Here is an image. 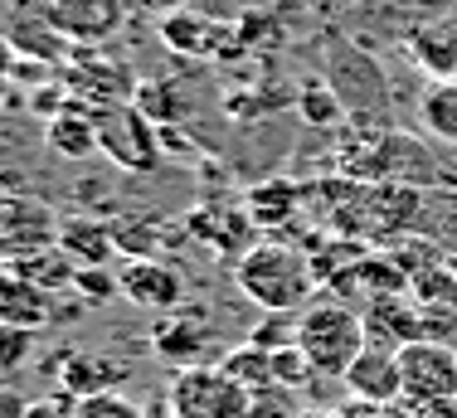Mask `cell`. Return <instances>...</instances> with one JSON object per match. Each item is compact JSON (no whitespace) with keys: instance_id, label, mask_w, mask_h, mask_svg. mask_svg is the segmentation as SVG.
Returning a JSON list of instances; mask_svg holds the SVG:
<instances>
[{"instance_id":"14","label":"cell","mask_w":457,"mask_h":418,"mask_svg":"<svg viewBox=\"0 0 457 418\" xmlns=\"http://www.w3.org/2000/svg\"><path fill=\"white\" fill-rule=\"evenodd\" d=\"M59 248L69 253L79 268H107L112 263V224L107 219H93V214H63L59 219Z\"/></svg>"},{"instance_id":"11","label":"cell","mask_w":457,"mask_h":418,"mask_svg":"<svg viewBox=\"0 0 457 418\" xmlns=\"http://www.w3.org/2000/svg\"><path fill=\"white\" fill-rule=\"evenodd\" d=\"M365 336H370V346L404 350L409 340H419V336H428V331H423L419 302L404 297V292H389V297H375V302L365 306Z\"/></svg>"},{"instance_id":"7","label":"cell","mask_w":457,"mask_h":418,"mask_svg":"<svg viewBox=\"0 0 457 418\" xmlns=\"http://www.w3.org/2000/svg\"><path fill=\"white\" fill-rule=\"evenodd\" d=\"M117 278H122V297L132 306H146L161 316L185 306V272L166 258H132Z\"/></svg>"},{"instance_id":"6","label":"cell","mask_w":457,"mask_h":418,"mask_svg":"<svg viewBox=\"0 0 457 418\" xmlns=\"http://www.w3.org/2000/svg\"><path fill=\"white\" fill-rule=\"evenodd\" d=\"M59 244V219L39 200H0V253L5 258H35Z\"/></svg>"},{"instance_id":"20","label":"cell","mask_w":457,"mask_h":418,"mask_svg":"<svg viewBox=\"0 0 457 418\" xmlns=\"http://www.w3.org/2000/svg\"><path fill=\"white\" fill-rule=\"evenodd\" d=\"M419 122L428 137L448 141V146H457V79H443L433 83L428 93L419 97Z\"/></svg>"},{"instance_id":"36","label":"cell","mask_w":457,"mask_h":418,"mask_svg":"<svg viewBox=\"0 0 457 418\" xmlns=\"http://www.w3.org/2000/svg\"><path fill=\"white\" fill-rule=\"evenodd\" d=\"M5 93H10V83H0V103H5Z\"/></svg>"},{"instance_id":"33","label":"cell","mask_w":457,"mask_h":418,"mask_svg":"<svg viewBox=\"0 0 457 418\" xmlns=\"http://www.w3.org/2000/svg\"><path fill=\"white\" fill-rule=\"evenodd\" d=\"M15 63H20V49L10 44V35H0V83L15 79Z\"/></svg>"},{"instance_id":"13","label":"cell","mask_w":457,"mask_h":418,"mask_svg":"<svg viewBox=\"0 0 457 418\" xmlns=\"http://www.w3.org/2000/svg\"><path fill=\"white\" fill-rule=\"evenodd\" d=\"M156 35H161V44H166L176 59H210V54H220L228 29L180 5V10H166V15H161Z\"/></svg>"},{"instance_id":"3","label":"cell","mask_w":457,"mask_h":418,"mask_svg":"<svg viewBox=\"0 0 457 418\" xmlns=\"http://www.w3.org/2000/svg\"><path fill=\"white\" fill-rule=\"evenodd\" d=\"M166 409L170 418H248L253 394L220 365H190L170 375Z\"/></svg>"},{"instance_id":"12","label":"cell","mask_w":457,"mask_h":418,"mask_svg":"<svg viewBox=\"0 0 457 418\" xmlns=\"http://www.w3.org/2000/svg\"><path fill=\"white\" fill-rule=\"evenodd\" d=\"M54 370H59L63 394H73V399H93V394L122 389V380H127L122 360L97 355V350H63V355L54 360Z\"/></svg>"},{"instance_id":"4","label":"cell","mask_w":457,"mask_h":418,"mask_svg":"<svg viewBox=\"0 0 457 418\" xmlns=\"http://www.w3.org/2000/svg\"><path fill=\"white\" fill-rule=\"evenodd\" d=\"M93 117H97V151H103L117 171L151 175L161 166V156H166V151H161V131H156V122H146L132 103H112Z\"/></svg>"},{"instance_id":"32","label":"cell","mask_w":457,"mask_h":418,"mask_svg":"<svg viewBox=\"0 0 457 418\" xmlns=\"http://www.w3.org/2000/svg\"><path fill=\"white\" fill-rule=\"evenodd\" d=\"M29 399L20 389H10V384H0V418H25Z\"/></svg>"},{"instance_id":"25","label":"cell","mask_w":457,"mask_h":418,"mask_svg":"<svg viewBox=\"0 0 457 418\" xmlns=\"http://www.w3.org/2000/svg\"><path fill=\"white\" fill-rule=\"evenodd\" d=\"M297 316L302 312H263V322L248 331V346H258V350H287V346H297Z\"/></svg>"},{"instance_id":"17","label":"cell","mask_w":457,"mask_h":418,"mask_svg":"<svg viewBox=\"0 0 457 418\" xmlns=\"http://www.w3.org/2000/svg\"><path fill=\"white\" fill-rule=\"evenodd\" d=\"M132 107L146 117V122H156V127H180L195 103H190V93H185L176 79H137Z\"/></svg>"},{"instance_id":"5","label":"cell","mask_w":457,"mask_h":418,"mask_svg":"<svg viewBox=\"0 0 457 418\" xmlns=\"http://www.w3.org/2000/svg\"><path fill=\"white\" fill-rule=\"evenodd\" d=\"M399 375H404V404L457 399V346L438 336H419L399 350Z\"/></svg>"},{"instance_id":"28","label":"cell","mask_w":457,"mask_h":418,"mask_svg":"<svg viewBox=\"0 0 457 418\" xmlns=\"http://www.w3.org/2000/svg\"><path fill=\"white\" fill-rule=\"evenodd\" d=\"M317 370H312V360L302 355L297 346H287V350H273V384L278 389H297V384H307Z\"/></svg>"},{"instance_id":"23","label":"cell","mask_w":457,"mask_h":418,"mask_svg":"<svg viewBox=\"0 0 457 418\" xmlns=\"http://www.w3.org/2000/svg\"><path fill=\"white\" fill-rule=\"evenodd\" d=\"M112 224V244L117 253L127 258H161V219H146V214H122V219H107Z\"/></svg>"},{"instance_id":"22","label":"cell","mask_w":457,"mask_h":418,"mask_svg":"<svg viewBox=\"0 0 457 418\" xmlns=\"http://www.w3.org/2000/svg\"><path fill=\"white\" fill-rule=\"evenodd\" d=\"M15 272H20L25 282H35L39 292H54V288H73V272H79V263H73L69 253L54 244V248H45V253H35V258H20Z\"/></svg>"},{"instance_id":"26","label":"cell","mask_w":457,"mask_h":418,"mask_svg":"<svg viewBox=\"0 0 457 418\" xmlns=\"http://www.w3.org/2000/svg\"><path fill=\"white\" fill-rule=\"evenodd\" d=\"M73 418H146L137 399H127L122 389H107V394H93V399H79Z\"/></svg>"},{"instance_id":"9","label":"cell","mask_w":457,"mask_h":418,"mask_svg":"<svg viewBox=\"0 0 457 418\" xmlns=\"http://www.w3.org/2000/svg\"><path fill=\"white\" fill-rule=\"evenodd\" d=\"M345 389L351 399L361 404H375V409H395L404 404V375H399V350H385V346H365L361 360L345 370Z\"/></svg>"},{"instance_id":"15","label":"cell","mask_w":457,"mask_h":418,"mask_svg":"<svg viewBox=\"0 0 457 418\" xmlns=\"http://www.w3.org/2000/svg\"><path fill=\"white\" fill-rule=\"evenodd\" d=\"M117 0H49V20L63 39H103L117 29Z\"/></svg>"},{"instance_id":"1","label":"cell","mask_w":457,"mask_h":418,"mask_svg":"<svg viewBox=\"0 0 457 418\" xmlns=\"http://www.w3.org/2000/svg\"><path fill=\"white\" fill-rule=\"evenodd\" d=\"M234 282H238V292L253 306H263V312H307L312 297L321 288L317 263L302 248L278 244V238L248 248L244 258L234 263Z\"/></svg>"},{"instance_id":"29","label":"cell","mask_w":457,"mask_h":418,"mask_svg":"<svg viewBox=\"0 0 457 418\" xmlns=\"http://www.w3.org/2000/svg\"><path fill=\"white\" fill-rule=\"evenodd\" d=\"M25 355H29V331L0 322V370H15Z\"/></svg>"},{"instance_id":"19","label":"cell","mask_w":457,"mask_h":418,"mask_svg":"<svg viewBox=\"0 0 457 418\" xmlns=\"http://www.w3.org/2000/svg\"><path fill=\"white\" fill-rule=\"evenodd\" d=\"M297 209H302V190L292 180H263V185H253V190H248V200H244V214L253 219L258 229L292 224V219H297Z\"/></svg>"},{"instance_id":"2","label":"cell","mask_w":457,"mask_h":418,"mask_svg":"<svg viewBox=\"0 0 457 418\" xmlns=\"http://www.w3.org/2000/svg\"><path fill=\"white\" fill-rule=\"evenodd\" d=\"M370 346L365 336V316L351 312L341 302H312L297 316V350L312 360L317 375L345 380V370L361 360V350Z\"/></svg>"},{"instance_id":"10","label":"cell","mask_w":457,"mask_h":418,"mask_svg":"<svg viewBox=\"0 0 457 418\" xmlns=\"http://www.w3.org/2000/svg\"><path fill=\"white\" fill-rule=\"evenodd\" d=\"M443 15H453V0H365V5L351 10L355 25H365V20H375L379 35L389 39H413L419 29L438 25Z\"/></svg>"},{"instance_id":"37","label":"cell","mask_w":457,"mask_h":418,"mask_svg":"<svg viewBox=\"0 0 457 418\" xmlns=\"http://www.w3.org/2000/svg\"><path fill=\"white\" fill-rule=\"evenodd\" d=\"M453 268H457V258H453Z\"/></svg>"},{"instance_id":"35","label":"cell","mask_w":457,"mask_h":418,"mask_svg":"<svg viewBox=\"0 0 457 418\" xmlns=\"http://www.w3.org/2000/svg\"><path fill=\"white\" fill-rule=\"evenodd\" d=\"M297 418H336V414H321V409H307V414H297Z\"/></svg>"},{"instance_id":"30","label":"cell","mask_w":457,"mask_h":418,"mask_svg":"<svg viewBox=\"0 0 457 418\" xmlns=\"http://www.w3.org/2000/svg\"><path fill=\"white\" fill-rule=\"evenodd\" d=\"M73 409H79L73 394H45V399H29L25 418H73Z\"/></svg>"},{"instance_id":"16","label":"cell","mask_w":457,"mask_h":418,"mask_svg":"<svg viewBox=\"0 0 457 418\" xmlns=\"http://www.w3.org/2000/svg\"><path fill=\"white\" fill-rule=\"evenodd\" d=\"M45 141L54 156H63V161H88L97 156V117L69 97V107L45 122Z\"/></svg>"},{"instance_id":"8","label":"cell","mask_w":457,"mask_h":418,"mask_svg":"<svg viewBox=\"0 0 457 418\" xmlns=\"http://www.w3.org/2000/svg\"><path fill=\"white\" fill-rule=\"evenodd\" d=\"M151 350H156L170 370L204 365V350H210V322H204V312L200 306L166 312L156 326H151Z\"/></svg>"},{"instance_id":"18","label":"cell","mask_w":457,"mask_h":418,"mask_svg":"<svg viewBox=\"0 0 457 418\" xmlns=\"http://www.w3.org/2000/svg\"><path fill=\"white\" fill-rule=\"evenodd\" d=\"M49 316H54L49 292H39L35 282H25L20 272L0 278V322H5V326L35 331V326H45V322H49Z\"/></svg>"},{"instance_id":"27","label":"cell","mask_w":457,"mask_h":418,"mask_svg":"<svg viewBox=\"0 0 457 418\" xmlns=\"http://www.w3.org/2000/svg\"><path fill=\"white\" fill-rule=\"evenodd\" d=\"M73 292H79L88 306H103V302H112V297L122 292V278L107 272V268H79L73 272Z\"/></svg>"},{"instance_id":"31","label":"cell","mask_w":457,"mask_h":418,"mask_svg":"<svg viewBox=\"0 0 457 418\" xmlns=\"http://www.w3.org/2000/svg\"><path fill=\"white\" fill-rule=\"evenodd\" d=\"M404 418H457V399H428V404H404Z\"/></svg>"},{"instance_id":"24","label":"cell","mask_w":457,"mask_h":418,"mask_svg":"<svg viewBox=\"0 0 457 418\" xmlns=\"http://www.w3.org/2000/svg\"><path fill=\"white\" fill-rule=\"evenodd\" d=\"M341 107H345V97L336 93V88H326L321 79L302 83V97H297L302 122H312V127H331V122H341Z\"/></svg>"},{"instance_id":"21","label":"cell","mask_w":457,"mask_h":418,"mask_svg":"<svg viewBox=\"0 0 457 418\" xmlns=\"http://www.w3.org/2000/svg\"><path fill=\"white\" fill-rule=\"evenodd\" d=\"M220 370H224V375H234L248 394H273L278 389V384H273V355H268V350H258V346L228 350V355L220 360Z\"/></svg>"},{"instance_id":"34","label":"cell","mask_w":457,"mask_h":418,"mask_svg":"<svg viewBox=\"0 0 457 418\" xmlns=\"http://www.w3.org/2000/svg\"><path fill=\"white\" fill-rule=\"evenodd\" d=\"M151 5H161V10H180V0H151Z\"/></svg>"}]
</instances>
